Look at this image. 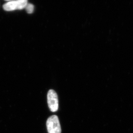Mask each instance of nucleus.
Here are the masks:
<instances>
[{
	"label": "nucleus",
	"mask_w": 133,
	"mask_h": 133,
	"mask_svg": "<svg viewBox=\"0 0 133 133\" xmlns=\"http://www.w3.org/2000/svg\"><path fill=\"white\" fill-rule=\"evenodd\" d=\"M46 128L48 133H61V128L59 120L56 115L49 117L46 121Z\"/></svg>",
	"instance_id": "obj_1"
},
{
	"label": "nucleus",
	"mask_w": 133,
	"mask_h": 133,
	"mask_svg": "<svg viewBox=\"0 0 133 133\" xmlns=\"http://www.w3.org/2000/svg\"><path fill=\"white\" fill-rule=\"evenodd\" d=\"M28 4L27 0L9 1L3 5V8L6 11L21 10L25 8Z\"/></svg>",
	"instance_id": "obj_2"
},
{
	"label": "nucleus",
	"mask_w": 133,
	"mask_h": 133,
	"mask_svg": "<svg viewBox=\"0 0 133 133\" xmlns=\"http://www.w3.org/2000/svg\"><path fill=\"white\" fill-rule=\"evenodd\" d=\"M48 103L50 110L52 112H56L58 110V96L54 90H50L47 95Z\"/></svg>",
	"instance_id": "obj_3"
},
{
	"label": "nucleus",
	"mask_w": 133,
	"mask_h": 133,
	"mask_svg": "<svg viewBox=\"0 0 133 133\" xmlns=\"http://www.w3.org/2000/svg\"><path fill=\"white\" fill-rule=\"evenodd\" d=\"M25 9L26 12L28 14H32L33 12L34 9V5L32 4H27L26 6H25Z\"/></svg>",
	"instance_id": "obj_4"
}]
</instances>
